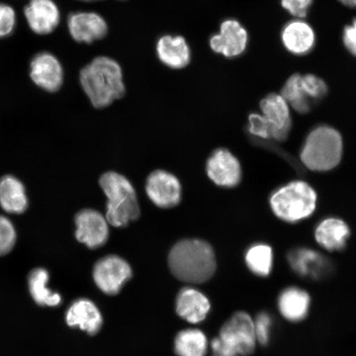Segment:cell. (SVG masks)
I'll use <instances>...</instances> for the list:
<instances>
[{
    "label": "cell",
    "instance_id": "30",
    "mask_svg": "<svg viewBox=\"0 0 356 356\" xmlns=\"http://www.w3.org/2000/svg\"><path fill=\"white\" fill-rule=\"evenodd\" d=\"M257 343L261 346L269 344L271 335V329H273V318L267 312H261L253 319Z\"/></svg>",
    "mask_w": 356,
    "mask_h": 356
},
{
    "label": "cell",
    "instance_id": "9",
    "mask_svg": "<svg viewBox=\"0 0 356 356\" xmlns=\"http://www.w3.org/2000/svg\"><path fill=\"white\" fill-rule=\"evenodd\" d=\"M75 237L88 248H99L108 241V222L99 211L90 209L79 211L75 216Z\"/></svg>",
    "mask_w": 356,
    "mask_h": 356
},
{
    "label": "cell",
    "instance_id": "33",
    "mask_svg": "<svg viewBox=\"0 0 356 356\" xmlns=\"http://www.w3.org/2000/svg\"><path fill=\"white\" fill-rule=\"evenodd\" d=\"M313 0H282V6L291 15L299 19L307 15Z\"/></svg>",
    "mask_w": 356,
    "mask_h": 356
},
{
    "label": "cell",
    "instance_id": "34",
    "mask_svg": "<svg viewBox=\"0 0 356 356\" xmlns=\"http://www.w3.org/2000/svg\"><path fill=\"white\" fill-rule=\"evenodd\" d=\"M343 42L350 54L356 57V19L353 20V24L346 26Z\"/></svg>",
    "mask_w": 356,
    "mask_h": 356
},
{
    "label": "cell",
    "instance_id": "31",
    "mask_svg": "<svg viewBox=\"0 0 356 356\" xmlns=\"http://www.w3.org/2000/svg\"><path fill=\"white\" fill-rule=\"evenodd\" d=\"M15 25V10L6 3H0V38H6L11 34Z\"/></svg>",
    "mask_w": 356,
    "mask_h": 356
},
{
    "label": "cell",
    "instance_id": "28",
    "mask_svg": "<svg viewBox=\"0 0 356 356\" xmlns=\"http://www.w3.org/2000/svg\"><path fill=\"white\" fill-rule=\"evenodd\" d=\"M17 231L8 218L0 216V257L6 256L15 248Z\"/></svg>",
    "mask_w": 356,
    "mask_h": 356
},
{
    "label": "cell",
    "instance_id": "15",
    "mask_svg": "<svg viewBox=\"0 0 356 356\" xmlns=\"http://www.w3.org/2000/svg\"><path fill=\"white\" fill-rule=\"evenodd\" d=\"M68 28L71 37L78 42L92 43L108 33V25L95 13H75L69 17Z\"/></svg>",
    "mask_w": 356,
    "mask_h": 356
},
{
    "label": "cell",
    "instance_id": "14",
    "mask_svg": "<svg viewBox=\"0 0 356 356\" xmlns=\"http://www.w3.org/2000/svg\"><path fill=\"white\" fill-rule=\"evenodd\" d=\"M24 15L29 28L38 35L51 33L60 20L59 8L52 0H31Z\"/></svg>",
    "mask_w": 356,
    "mask_h": 356
},
{
    "label": "cell",
    "instance_id": "26",
    "mask_svg": "<svg viewBox=\"0 0 356 356\" xmlns=\"http://www.w3.org/2000/svg\"><path fill=\"white\" fill-rule=\"evenodd\" d=\"M245 261L249 270L257 277H268L273 266V249L266 244L254 245L248 249Z\"/></svg>",
    "mask_w": 356,
    "mask_h": 356
},
{
    "label": "cell",
    "instance_id": "29",
    "mask_svg": "<svg viewBox=\"0 0 356 356\" xmlns=\"http://www.w3.org/2000/svg\"><path fill=\"white\" fill-rule=\"evenodd\" d=\"M302 89L310 100L322 99L327 93V86L322 79L314 74H305L301 78Z\"/></svg>",
    "mask_w": 356,
    "mask_h": 356
},
{
    "label": "cell",
    "instance_id": "13",
    "mask_svg": "<svg viewBox=\"0 0 356 356\" xmlns=\"http://www.w3.org/2000/svg\"><path fill=\"white\" fill-rule=\"evenodd\" d=\"M248 33L237 20L222 22L219 34L213 35L210 44L212 50L226 57L241 55L247 47Z\"/></svg>",
    "mask_w": 356,
    "mask_h": 356
},
{
    "label": "cell",
    "instance_id": "18",
    "mask_svg": "<svg viewBox=\"0 0 356 356\" xmlns=\"http://www.w3.org/2000/svg\"><path fill=\"white\" fill-rule=\"evenodd\" d=\"M65 320L71 327H79L89 335H96L102 326V317L99 309L87 299L74 301L67 310Z\"/></svg>",
    "mask_w": 356,
    "mask_h": 356
},
{
    "label": "cell",
    "instance_id": "1",
    "mask_svg": "<svg viewBox=\"0 0 356 356\" xmlns=\"http://www.w3.org/2000/svg\"><path fill=\"white\" fill-rule=\"evenodd\" d=\"M168 265L173 275L181 282L204 283L216 273V255L211 245L206 241L184 239L172 248Z\"/></svg>",
    "mask_w": 356,
    "mask_h": 356
},
{
    "label": "cell",
    "instance_id": "32",
    "mask_svg": "<svg viewBox=\"0 0 356 356\" xmlns=\"http://www.w3.org/2000/svg\"><path fill=\"white\" fill-rule=\"evenodd\" d=\"M249 131L256 136L271 139L270 124L262 115L252 113L249 115Z\"/></svg>",
    "mask_w": 356,
    "mask_h": 356
},
{
    "label": "cell",
    "instance_id": "5",
    "mask_svg": "<svg viewBox=\"0 0 356 356\" xmlns=\"http://www.w3.org/2000/svg\"><path fill=\"white\" fill-rule=\"evenodd\" d=\"M317 204L315 191L305 181H293L275 191L270 197V207L280 220L295 222L313 213Z\"/></svg>",
    "mask_w": 356,
    "mask_h": 356
},
{
    "label": "cell",
    "instance_id": "3",
    "mask_svg": "<svg viewBox=\"0 0 356 356\" xmlns=\"http://www.w3.org/2000/svg\"><path fill=\"white\" fill-rule=\"evenodd\" d=\"M99 184L108 199L106 218L108 224L123 228L139 218L136 191L127 177L115 172H106L101 177Z\"/></svg>",
    "mask_w": 356,
    "mask_h": 356
},
{
    "label": "cell",
    "instance_id": "11",
    "mask_svg": "<svg viewBox=\"0 0 356 356\" xmlns=\"http://www.w3.org/2000/svg\"><path fill=\"white\" fill-rule=\"evenodd\" d=\"M30 76L44 91L55 92L63 83V69L55 56L48 52L35 56L30 65Z\"/></svg>",
    "mask_w": 356,
    "mask_h": 356
},
{
    "label": "cell",
    "instance_id": "21",
    "mask_svg": "<svg viewBox=\"0 0 356 356\" xmlns=\"http://www.w3.org/2000/svg\"><path fill=\"white\" fill-rule=\"evenodd\" d=\"M282 39L284 47L292 54L297 56L307 54L315 44L313 29L302 20L289 22L283 29Z\"/></svg>",
    "mask_w": 356,
    "mask_h": 356
},
{
    "label": "cell",
    "instance_id": "16",
    "mask_svg": "<svg viewBox=\"0 0 356 356\" xmlns=\"http://www.w3.org/2000/svg\"><path fill=\"white\" fill-rule=\"evenodd\" d=\"M291 268L302 277L321 279L330 270V264L323 255L308 248H297L289 253Z\"/></svg>",
    "mask_w": 356,
    "mask_h": 356
},
{
    "label": "cell",
    "instance_id": "37",
    "mask_svg": "<svg viewBox=\"0 0 356 356\" xmlns=\"http://www.w3.org/2000/svg\"><path fill=\"white\" fill-rule=\"evenodd\" d=\"M79 1H83V2H96V1H100V0H79Z\"/></svg>",
    "mask_w": 356,
    "mask_h": 356
},
{
    "label": "cell",
    "instance_id": "7",
    "mask_svg": "<svg viewBox=\"0 0 356 356\" xmlns=\"http://www.w3.org/2000/svg\"><path fill=\"white\" fill-rule=\"evenodd\" d=\"M93 280L101 291L106 295L115 296L122 291L132 277L130 265L118 256L102 257L93 267Z\"/></svg>",
    "mask_w": 356,
    "mask_h": 356
},
{
    "label": "cell",
    "instance_id": "12",
    "mask_svg": "<svg viewBox=\"0 0 356 356\" xmlns=\"http://www.w3.org/2000/svg\"><path fill=\"white\" fill-rule=\"evenodd\" d=\"M209 177L222 188H234L241 180L238 160L225 149H219L209 158L207 165Z\"/></svg>",
    "mask_w": 356,
    "mask_h": 356
},
{
    "label": "cell",
    "instance_id": "27",
    "mask_svg": "<svg viewBox=\"0 0 356 356\" xmlns=\"http://www.w3.org/2000/svg\"><path fill=\"white\" fill-rule=\"evenodd\" d=\"M302 75H291L284 83L280 95L291 105L293 110L301 114L308 113L310 111V99L305 95L301 83Z\"/></svg>",
    "mask_w": 356,
    "mask_h": 356
},
{
    "label": "cell",
    "instance_id": "25",
    "mask_svg": "<svg viewBox=\"0 0 356 356\" xmlns=\"http://www.w3.org/2000/svg\"><path fill=\"white\" fill-rule=\"evenodd\" d=\"M177 356H206L208 349L207 336L199 329H186L177 334L175 342Z\"/></svg>",
    "mask_w": 356,
    "mask_h": 356
},
{
    "label": "cell",
    "instance_id": "35",
    "mask_svg": "<svg viewBox=\"0 0 356 356\" xmlns=\"http://www.w3.org/2000/svg\"><path fill=\"white\" fill-rule=\"evenodd\" d=\"M213 356H239L235 351L227 346L219 337L211 342Z\"/></svg>",
    "mask_w": 356,
    "mask_h": 356
},
{
    "label": "cell",
    "instance_id": "10",
    "mask_svg": "<svg viewBox=\"0 0 356 356\" xmlns=\"http://www.w3.org/2000/svg\"><path fill=\"white\" fill-rule=\"evenodd\" d=\"M262 115L271 127V139L286 140L291 130V111L288 102L277 93H270L260 104Z\"/></svg>",
    "mask_w": 356,
    "mask_h": 356
},
{
    "label": "cell",
    "instance_id": "23",
    "mask_svg": "<svg viewBox=\"0 0 356 356\" xmlns=\"http://www.w3.org/2000/svg\"><path fill=\"white\" fill-rule=\"evenodd\" d=\"M349 236L348 226L344 221L335 218L323 220L315 231L316 241L329 252L344 249Z\"/></svg>",
    "mask_w": 356,
    "mask_h": 356
},
{
    "label": "cell",
    "instance_id": "4",
    "mask_svg": "<svg viewBox=\"0 0 356 356\" xmlns=\"http://www.w3.org/2000/svg\"><path fill=\"white\" fill-rule=\"evenodd\" d=\"M342 149L339 132L331 127H320L307 137L300 159L310 170L329 171L339 164Z\"/></svg>",
    "mask_w": 356,
    "mask_h": 356
},
{
    "label": "cell",
    "instance_id": "24",
    "mask_svg": "<svg viewBox=\"0 0 356 356\" xmlns=\"http://www.w3.org/2000/svg\"><path fill=\"white\" fill-rule=\"evenodd\" d=\"M50 275L47 270L41 267L31 271L28 278L30 295L39 305L56 307L61 304L62 298L47 287Z\"/></svg>",
    "mask_w": 356,
    "mask_h": 356
},
{
    "label": "cell",
    "instance_id": "17",
    "mask_svg": "<svg viewBox=\"0 0 356 356\" xmlns=\"http://www.w3.org/2000/svg\"><path fill=\"white\" fill-rule=\"evenodd\" d=\"M210 310V300L197 289L186 287L178 293L176 300L177 314L186 321L191 323L202 322Z\"/></svg>",
    "mask_w": 356,
    "mask_h": 356
},
{
    "label": "cell",
    "instance_id": "22",
    "mask_svg": "<svg viewBox=\"0 0 356 356\" xmlns=\"http://www.w3.org/2000/svg\"><path fill=\"white\" fill-rule=\"evenodd\" d=\"M157 53L159 60L172 69L185 68L191 61L188 44L180 35H164L160 38L157 44Z\"/></svg>",
    "mask_w": 356,
    "mask_h": 356
},
{
    "label": "cell",
    "instance_id": "20",
    "mask_svg": "<svg viewBox=\"0 0 356 356\" xmlns=\"http://www.w3.org/2000/svg\"><path fill=\"white\" fill-rule=\"evenodd\" d=\"M29 197L19 178L6 175L0 178V207L12 215H21L28 210Z\"/></svg>",
    "mask_w": 356,
    "mask_h": 356
},
{
    "label": "cell",
    "instance_id": "19",
    "mask_svg": "<svg viewBox=\"0 0 356 356\" xmlns=\"http://www.w3.org/2000/svg\"><path fill=\"white\" fill-rule=\"evenodd\" d=\"M310 305L309 293L300 287L286 288L278 297L280 313L289 322L299 323L305 319L309 314Z\"/></svg>",
    "mask_w": 356,
    "mask_h": 356
},
{
    "label": "cell",
    "instance_id": "36",
    "mask_svg": "<svg viewBox=\"0 0 356 356\" xmlns=\"http://www.w3.org/2000/svg\"><path fill=\"white\" fill-rule=\"evenodd\" d=\"M346 7L356 8V0H338Z\"/></svg>",
    "mask_w": 356,
    "mask_h": 356
},
{
    "label": "cell",
    "instance_id": "6",
    "mask_svg": "<svg viewBox=\"0 0 356 356\" xmlns=\"http://www.w3.org/2000/svg\"><path fill=\"white\" fill-rule=\"evenodd\" d=\"M219 337L239 356L251 355L256 350L254 323L246 312H237L222 325Z\"/></svg>",
    "mask_w": 356,
    "mask_h": 356
},
{
    "label": "cell",
    "instance_id": "2",
    "mask_svg": "<svg viewBox=\"0 0 356 356\" xmlns=\"http://www.w3.org/2000/svg\"><path fill=\"white\" fill-rule=\"evenodd\" d=\"M80 83L96 108H106L126 92L121 66L108 57H97L84 67Z\"/></svg>",
    "mask_w": 356,
    "mask_h": 356
},
{
    "label": "cell",
    "instance_id": "8",
    "mask_svg": "<svg viewBox=\"0 0 356 356\" xmlns=\"http://www.w3.org/2000/svg\"><path fill=\"white\" fill-rule=\"evenodd\" d=\"M146 193L155 206L168 209L177 206L181 198L179 180L166 171H154L147 178Z\"/></svg>",
    "mask_w": 356,
    "mask_h": 356
}]
</instances>
